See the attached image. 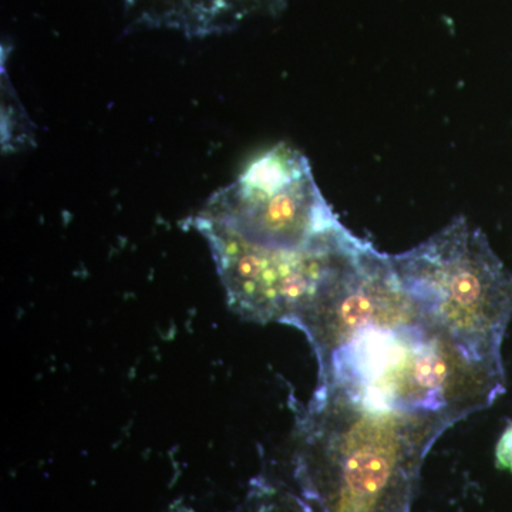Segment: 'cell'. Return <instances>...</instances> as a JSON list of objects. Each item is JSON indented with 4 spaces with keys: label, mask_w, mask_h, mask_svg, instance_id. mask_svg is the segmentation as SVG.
Here are the masks:
<instances>
[{
    "label": "cell",
    "mask_w": 512,
    "mask_h": 512,
    "mask_svg": "<svg viewBox=\"0 0 512 512\" xmlns=\"http://www.w3.org/2000/svg\"><path fill=\"white\" fill-rule=\"evenodd\" d=\"M319 386L403 414L460 421L504 393V367L470 359L404 288L392 256L363 241L328 291L296 320Z\"/></svg>",
    "instance_id": "6da1fadb"
},
{
    "label": "cell",
    "mask_w": 512,
    "mask_h": 512,
    "mask_svg": "<svg viewBox=\"0 0 512 512\" xmlns=\"http://www.w3.org/2000/svg\"><path fill=\"white\" fill-rule=\"evenodd\" d=\"M454 423L318 384L296 423V478L316 512H409L424 458Z\"/></svg>",
    "instance_id": "7a4b0ae2"
},
{
    "label": "cell",
    "mask_w": 512,
    "mask_h": 512,
    "mask_svg": "<svg viewBox=\"0 0 512 512\" xmlns=\"http://www.w3.org/2000/svg\"><path fill=\"white\" fill-rule=\"evenodd\" d=\"M392 262L424 315L470 359L504 367L501 345L512 318V272L481 229L458 217Z\"/></svg>",
    "instance_id": "3957f363"
},
{
    "label": "cell",
    "mask_w": 512,
    "mask_h": 512,
    "mask_svg": "<svg viewBox=\"0 0 512 512\" xmlns=\"http://www.w3.org/2000/svg\"><path fill=\"white\" fill-rule=\"evenodd\" d=\"M211 242L285 251L345 231L323 198L308 160L279 144L256 158L234 183L212 194L191 220Z\"/></svg>",
    "instance_id": "277c9868"
},
{
    "label": "cell",
    "mask_w": 512,
    "mask_h": 512,
    "mask_svg": "<svg viewBox=\"0 0 512 512\" xmlns=\"http://www.w3.org/2000/svg\"><path fill=\"white\" fill-rule=\"evenodd\" d=\"M362 239L345 229L318 244L271 251L237 244H208L229 306L259 323L295 325L345 269Z\"/></svg>",
    "instance_id": "5b68a950"
},
{
    "label": "cell",
    "mask_w": 512,
    "mask_h": 512,
    "mask_svg": "<svg viewBox=\"0 0 512 512\" xmlns=\"http://www.w3.org/2000/svg\"><path fill=\"white\" fill-rule=\"evenodd\" d=\"M136 22L188 37L232 32L249 19L275 15L286 0H124Z\"/></svg>",
    "instance_id": "8992f818"
},
{
    "label": "cell",
    "mask_w": 512,
    "mask_h": 512,
    "mask_svg": "<svg viewBox=\"0 0 512 512\" xmlns=\"http://www.w3.org/2000/svg\"><path fill=\"white\" fill-rule=\"evenodd\" d=\"M249 512H313L298 498L274 487H261L255 491Z\"/></svg>",
    "instance_id": "52a82bcc"
},
{
    "label": "cell",
    "mask_w": 512,
    "mask_h": 512,
    "mask_svg": "<svg viewBox=\"0 0 512 512\" xmlns=\"http://www.w3.org/2000/svg\"><path fill=\"white\" fill-rule=\"evenodd\" d=\"M495 458H497L498 467L512 473V423L498 440L497 448H495Z\"/></svg>",
    "instance_id": "ba28073f"
}]
</instances>
